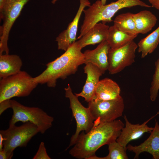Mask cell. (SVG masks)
Returning <instances> with one entry per match:
<instances>
[{"label":"cell","mask_w":159,"mask_h":159,"mask_svg":"<svg viewBox=\"0 0 159 159\" xmlns=\"http://www.w3.org/2000/svg\"><path fill=\"white\" fill-rule=\"evenodd\" d=\"M124 124L120 120L102 123L79 135L69 154L79 159H90L101 147L116 141Z\"/></svg>","instance_id":"6da1fadb"},{"label":"cell","mask_w":159,"mask_h":159,"mask_svg":"<svg viewBox=\"0 0 159 159\" xmlns=\"http://www.w3.org/2000/svg\"><path fill=\"white\" fill-rule=\"evenodd\" d=\"M82 49L77 41L73 43L62 54L46 64V69L34 77V82L54 87L58 79L64 80L74 74L79 67L85 63V56Z\"/></svg>","instance_id":"7a4b0ae2"},{"label":"cell","mask_w":159,"mask_h":159,"mask_svg":"<svg viewBox=\"0 0 159 159\" xmlns=\"http://www.w3.org/2000/svg\"><path fill=\"white\" fill-rule=\"evenodd\" d=\"M137 6L147 8L152 7L140 0H118L105 5H102L100 0L97 1L90 5L87 9L83 10L84 19L77 39H80L100 21L105 24L111 22L112 18L120 9Z\"/></svg>","instance_id":"3957f363"},{"label":"cell","mask_w":159,"mask_h":159,"mask_svg":"<svg viewBox=\"0 0 159 159\" xmlns=\"http://www.w3.org/2000/svg\"><path fill=\"white\" fill-rule=\"evenodd\" d=\"M38 84L25 71L0 79V102L15 97L29 95Z\"/></svg>","instance_id":"277c9868"},{"label":"cell","mask_w":159,"mask_h":159,"mask_svg":"<svg viewBox=\"0 0 159 159\" xmlns=\"http://www.w3.org/2000/svg\"><path fill=\"white\" fill-rule=\"evenodd\" d=\"M13 115L9 125H15L19 121L29 122L36 125L39 132L43 134L52 126L54 118L38 107L24 106L14 100H10Z\"/></svg>","instance_id":"5b68a950"},{"label":"cell","mask_w":159,"mask_h":159,"mask_svg":"<svg viewBox=\"0 0 159 159\" xmlns=\"http://www.w3.org/2000/svg\"><path fill=\"white\" fill-rule=\"evenodd\" d=\"M39 132L38 127L29 122L19 126L9 125L7 129L0 130V134L5 139L3 142V149L9 159L12 158L15 148L26 147L32 138Z\"/></svg>","instance_id":"8992f818"},{"label":"cell","mask_w":159,"mask_h":159,"mask_svg":"<svg viewBox=\"0 0 159 159\" xmlns=\"http://www.w3.org/2000/svg\"><path fill=\"white\" fill-rule=\"evenodd\" d=\"M88 103V107L94 119L93 127L116 120L122 115L124 109V101L121 96L108 100H92Z\"/></svg>","instance_id":"52a82bcc"},{"label":"cell","mask_w":159,"mask_h":159,"mask_svg":"<svg viewBox=\"0 0 159 159\" xmlns=\"http://www.w3.org/2000/svg\"><path fill=\"white\" fill-rule=\"evenodd\" d=\"M64 90L65 96L69 100V107L76 123L75 132L70 138L69 145L66 149L67 150L74 144L81 132L84 131L87 133L92 129L94 119L89 107H85L82 105L78 97L73 93L69 85L64 88Z\"/></svg>","instance_id":"ba28073f"},{"label":"cell","mask_w":159,"mask_h":159,"mask_svg":"<svg viewBox=\"0 0 159 159\" xmlns=\"http://www.w3.org/2000/svg\"><path fill=\"white\" fill-rule=\"evenodd\" d=\"M29 0H5L0 8V18L3 20L0 27V55L9 54L8 41L10 30L24 6Z\"/></svg>","instance_id":"9c48e42d"},{"label":"cell","mask_w":159,"mask_h":159,"mask_svg":"<svg viewBox=\"0 0 159 159\" xmlns=\"http://www.w3.org/2000/svg\"><path fill=\"white\" fill-rule=\"evenodd\" d=\"M138 47V44L133 40L120 48H110L108 54L109 73L113 74L118 73L134 63Z\"/></svg>","instance_id":"30bf717a"},{"label":"cell","mask_w":159,"mask_h":159,"mask_svg":"<svg viewBox=\"0 0 159 159\" xmlns=\"http://www.w3.org/2000/svg\"><path fill=\"white\" fill-rule=\"evenodd\" d=\"M159 114V111L155 115L141 124L139 123L136 124L131 123L125 115L124 118L125 121V126L122 128L116 141L126 150V146L130 141L139 138L145 132L150 133L152 132L154 127L148 126L147 124Z\"/></svg>","instance_id":"8fae6325"},{"label":"cell","mask_w":159,"mask_h":159,"mask_svg":"<svg viewBox=\"0 0 159 159\" xmlns=\"http://www.w3.org/2000/svg\"><path fill=\"white\" fill-rule=\"evenodd\" d=\"M80 5L72 21L68 25L67 29L57 37L58 49L66 51L73 43L76 41L78 23L84 8L89 6L90 3L88 0H80Z\"/></svg>","instance_id":"7c38bea8"},{"label":"cell","mask_w":159,"mask_h":159,"mask_svg":"<svg viewBox=\"0 0 159 159\" xmlns=\"http://www.w3.org/2000/svg\"><path fill=\"white\" fill-rule=\"evenodd\" d=\"M126 149L135 153L134 159H138L140 154L144 152L150 154L154 159H159V124L156 120L153 130L146 140L138 145L129 144Z\"/></svg>","instance_id":"4fadbf2b"},{"label":"cell","mask_w":159,"mask_h":159,"mask_svg":"<svg viewBox=\"0 0 159 159\" xmlns=\"http://www.w3.org/2000/svg\"><path fill=\"white\" fill-rule=\"evenodd\" d=\"M84 70L87 76L85 83L81 92L75 95L78 97L84 98L85 101L89 102L95 95L100 77L103 73L98 67L90 63L85 64Z\"/></svg>","instance_id":"5bb4252c"},{"label":"cell","mask_w":159,"mask_h":159,"mask_svg":"<svg viewBox=\"0 0 159 159\" xmlns=\"http://www.w3.org/2000/svg\"><path fill=\"white\" fill-rule=\"evenodd\" d=\"M110 45L106 41L103 42L95 49L87 50L83 53L85 64L91 63L98 67L103 74L108 70L109 67L108 54Z\"/></svg>","instance_id":"9a60e30c"},{"label":"cell","mask_w":159,"mask_h":159,"mask_svg":"<svg viewBox=\"0 0 159 159\" xmlns=\"http://www.w3.org/2000/svg\"><path fill=\"white\" fill-rule=\"evenodd\" d=\"M109 26L104 23L98 22L77 41L82 49L90 45H94L106 41Z\"/></svg>","instance_id":"2e32d148"},{"label":"cell","mask_w":159,"mask_h":159,"mask_svg":"<svg viewBox=\"0 0 159 159\" xmlns=\"http://www.w3.org/2000/svg\"><path fill=\"white\" fill-rule=\"evenodd\" d=\"M120 91V87L116 82L110 78H105L99 81L92 100H108L116 99L121 96Z\"/></svg>","instance_id":"e0dca14e"},{"label":"cell","mask_w":159,"mask_h":159,"mask_svg":"<svg viewBox=\"0 0 159 159\" xmlns=\"http://www.w3.org/2000/svg\"><path fill=\"white\" fill-rule=\"evenodd\" d=\"M22 62L16 55L5 54L0 55V78L15 74L21 71Z\"/></svg>","instance_id":"ac0fdd59"},{"label":"cell","mask_w":159,"mask_h":159,"mask_svg":"<svg viewBox=\"0 0 159 159\" xmlns=\"http://www.w3.org/2000/svg\"><path fill=\"white\" fill-rule=\"evenodd\" d=\"M138 33L144 34L151 31L157 21L156 16L151 11L145 10L133 14Z\"/></svg>","instance_id":"d6986e66"},{"label":"cell","mask_w":159,"mask_h":159,"mask_svg":"<svg viewBox=\"0 0 159 159\" xmlns=\"http://www.w3.org/2000/svg\"><path fill=\"white\" fill-rule=\"evenodd\" d=\"M137 35H131L120 31L113 25L109 27L106 41L111 48H120L133 40Z\"/></svg>","instance_id":"ffe728a7"},{"label":"cell","mask_w":159,"mask_h":159,"mask_svg":"<svg viewBox=\"0 0 159 159\" xmlns=\"http://www.w3.org/2000/svg\"><path fill=\"white\" fill-rule=\"evenodd\" d=\"M133 14L130 12H127L118 15L114 20V25L119 30L129 35L137 36L138 34Z\"/></svg>","instance_id":"44dd1931"},{"label":"cell","mask_w":159,"mask_h":159,"mask_svg":"<svg viewBox=\"0 0 159 159\" xmlns=\"http://www.w3.org/2000/svg\"><path fill=\"white\" fill-rule=\"evenodd\" d=\"M159 43V26L146 37L142 39L138 44V52L142 58L152 53Z\"/></svg>","instance_id":"7402d4cb"},{"label":"cell","mask_w":159,"mask_h":159,"mask_svg":"<svg viewBox=\"0 0 159 159\" xmlns=\"http://www.w3.org/2000/svg\"><path fill=\"white\" fill-rule=\"evenodd\" d=\"M109 153L107 155L100 157L95 155L90 159H128L126 149L116 140L108 145Z\"/></svg>","instance_id":"603a6c76"},{"label":"cell","mask_w":159,"mask_h":159,"mask_svg":"<svg viewBox=\"0 0 159 159\" xmlns=\"http://www.w3.org/2000/svg\"><path fill=\"white\" fill-rule=\"evenodd\" d=\"M155 69L150 89V99L155 101L159 90V57L155 63Z\"/></svg>","instance_id":"cb8c5ba5"},{"label":"cell","mask_w":159,"mask_h":159,"mask_svg":"<svg viewBox=\"0 0 159 159\" xmlns=\"http://www.w3.org/2000/svg\"><path fill=\"white\" fill-rule=\"evenodd\" d=\"M33 159H51L47 154L44 142H42L39 145L38 150L33 157Z\"/></svg>","instance_id":"d4e9b609"},{"label":"cell","mask_w":159,"mask_h":159,"mask_svg":"<svg viewBox=\"0 0 159 159\" xmlns=\"http://www.w3.org/2000/svg\"><path fill=\"white\" fill-rule=\"evenodd\" d=\"M10 100H6L0 102V115L7 109L11 108Z\"/></svg>","instance_id":"484cf974"},{"label":"cell","mask_w":159,"mask_h":159,"mask_svg":"<svg viewBox=\"0 0 159 159\" xmlns=\"http://www.w3.org/2000/svg\"><path fill=\"white\" fill-rule=\"evenodd\" d=\"M152 7L159 11V0H148Z\"/></svg>","instance_id":"4316f807"},{"label":"cell","mask_w":159,"mask_h":159,"mask_svg":"<svg viewBox=\"0 0 159 159\" xmlns=\"http://www.w3.org/2000/svg\"><path fill=\"white\" fill-rule=\"evenodd\" d=\"M0 159H9L7 153L3 149L0 151Z\"/></svg>","instance_id":"83f0119b"},{"label":"cell","mask_w":159,"mask_h":159,"mask_svg":"<svg viewBox=\"0 0 159 159\" xmlns=\"http://www.w3.org/2000/svg\"><path fill=\"white\" fill-rule=\"evenodd\" d=\"M5 140V139L0 134V151L2 150L3 149V142Z\"/></svg>","instance_id":"f1b7e54d"},{"label":"cell","mask_w":159,"mask_h":159,"mask_svg":"<svg viewBox=\"0 0 159 159\" xmlns=\"http://www.w3.org/2000/svg\"><path fill=\"white\" fill-rule=\"evenodd\" d=\"M5 0H0V8H1Z\"/></svg>","instance_id":"f546056e"},{"label":"cell","mask_w":159,"mask_h":159,"mask_svg":"<svg viewBox=\"0 0 159 159\" xmlns=\"http://www.w3.org/2000/svg\"><path fill=\"white\" fill-rule=\"evenodd\" d=\"M107 0H101V2L102 5H105L106 4Z\"/></svg>","instance_id":"4dcf8cb0"},{"label":"cell","mask_w":159,"mask_h":159,"mask_svg":"<svg viewBox=\"0 0 159 159\" xmlns=\"http://www.w3.org/2000/svg\"><path fill=\"white\" fill-rule=\"evenodd\" d=\"M57 0H53L52 1V3L53 4H54Z\"/></svg>","instance_id":"1f68e13d"}]
</instances>
